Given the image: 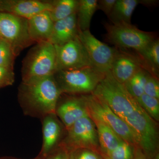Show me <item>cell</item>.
I'll return each mask as SVG.
<instances>
[{
  "mask_svg": "<svg viewBox=\"0 0 159 159\" xmlns=\"http://www.w3.org/2000/svg\"><path fill=\"white\" fill-rule=\"evenodd\" d=\"M15 55L8 43L0 42V66L13 70Z\"/></svg>",
  "mask_w": 159,
  "mask_h": 159,
  "instance_id": "cell-25",
  "label": "cell"
},
{
  "mask_svg": "<svg viewBox=\"0 0 159 159\" xmlns=\"http://www.w3.org/2000/svg\"><path fill=\"white\" fill-rule=\"evenodd\" d=\"M144 93L159 99V84L156 77L150 74L145 83Z\"/></svg>",
  "mask_w": 159,
  "mask_h": 159,
  "instance_id": "cell-27",
  "label": "cell"
},
{
  "mask_svg": "<svg viewBox=\"0 0 159 159\" xmlns=\"http://www.w3.org/2000/svg\"><path fill=\"white\" fill-rule=\"evenodd\" d=\"M56 114L62 120L67 129L82 117L89 116L84 96L66 100L57 107Z\"/></svg>",
  "mask_w": 159,
  "mask_h": 159,
  "instance_id": "cell-14",
  "label": "cell"
},
{
  "mask_svg": "<svg viewBox=\"0 0 159 159\" xmlns=\"http://www.w3.org/2000/svg\"><path fill=\"white\" fill-rule=\"evenodd\" d=\"M92 94L104 101L124 121L140 106L124 84L116 80L110 72L106 74Z\"/></svg>",
  "mask_w": 159,
  "mask_h": 159,
  "instance_id": "cell-2",
  "label": "cell"
},
{
  "mask_svg": "<svg viewBox=\"0 0 159 159\" xmlns=\"http://www.w3.org/2000/svg\"><path fill=\"white\" fill-rule=\"evenodd\" d=\"M139 4L140 0H117L108 18L111 23L131 24L132 15Z\"/></svg>",
  "mask_w": 159,
  "mask_h": 159,
  "instance_id": "cell-19",
  "label": "cell"
},
{
  "mask_svg": "<svg viewBox=\"0 0 159 159\" xmlns=\"http://www.w3.org/2000/svg\"><path fill=\"white\" fill-rule=\"evenodd\" d=\"M142 68L145 69L139 56L118 49L110 72L116 80L124 84Z\"/></svg>",
  "mask_w": 159,
  "mask_h": 159,
  "instance_id": "cell-12",
  "label": "cell"
},
{
  "mask_svg": "<svg viewBox=\"0 0 159 159\" xmlns=\"http://www.w3.org/2000/svg\"><path fill=\"white\" fill-rule=\"evenodd\" d=\"M66 156H65L63 154L59 153L51 157L48 159H66Z\"/></svg>",
  "mask_w": 159,
  "mask_h": 159,
  "instance_id": "cell-33",
  "label": "cell"
},
{
  "mask_svg": "<svg viewBox=\"0 0 159 159\" xmlns=\"http://www.w3.org/2000/svg\"><path fill=\"white\" fill-rule=\"evenodd\" d=\"M55 115L56 114H50L43 117L42 149V153L43 155L51 152L55 147L61 134V127Z\"/></svg>",
  "mask_w": 159,
  "mask_h": 159,
  "instance_id": "cell-17",
  "label": "cell"
},
{
  "mask_svg": "<svg viewBox=\"0 0 159 159\" xmlns=\"http://www.w3.org/2000/svg\"><path fill=\"white\" fill-rule=\"evenodd\" d=\"M117 0H99L98 1L97 8L102 10L109 17Z\"/></svg>",
  "mask_w": 159,
  "mask_h": 159,
  "instance_id": "cell-29",
  "label": "cell"
},
{
  "mask_svg": "<svg viewBox=\"0 0 159 159\" xmlns=\"http://www.w3.org/2000/svg\"><path fill=\"white\" fill-rule=\"evenodd\" d=\"M138 147V146H137ZM134 159H147V157L140 147H138L135 151Z\"/></svg>",
  "mask_w": 159,
  "mask_h": 159,
  "instance_id": "cell-31",
  "label": "cell"
},
{
  "mask_svg": "<svg viewBox=\"0 0 159 159\" xmlns=\"http://www.w3.org/2000/svg\"><path fill=\"white\" fill-rule=\"evenodd\" d=\"M15 80L13 70L0 66V88L12 85Z\"/></svg>",
  "mask_w": 159,
  "mask_h": 159,
  "instance_id": "cell-28",
  "label": "cell"
},
{
  "mask_svg": "<svg viewBox=\"0 0 159 159\" xmlns=\"http://www.w3.org/2000/svg\"><path fill=\"white\" fill-rule=\"evenodd\" d=\"M97 0H80L77 14L79 31L89 30L91 20L97 8Z\"/></svg>",
  "mask_w": 159,
  "mask_h": 159,
  "instance_id": "cell-21",
  "label": "cell"
},
{
  "mask_svg": "<svg viewBox=\"0 0 159 159\" xmlns=\"http://www.w3.org/2000/svg\"><path fill=\"white\" fill-rule=\"evenodd\" d=\"M66 159H70V157L69 156H66Z\"/></svg>",
  "mask_w": 159,
  "mask_h": 159,
  "instance_id": "cell-34",
  "label": "cell"
},
{
  "mask_svg": "<svg viewBox=\"0 0 159 159\" xmlns=\"http://www.w3.org/2000/svg\"><path fill=\"white\" fill-rule=\"evenodd\" d=\"M107 39L120 49H133L139 53L156 39L152 32L142 31L131 24L106 23Z\"/></svg>",
  "mask_w": 159,
  "mask_h": 159,
  "instance_id": "cell-5",
  "label": "cell"
},
{
  "mask_svg": "<svg viewBox=\"0 0 159 159\" xmlns=\"http://www.w3.org/2000/svg\"><path fill=\"white\" fill-rule=\"evenodd\" d=\"M140 4L145 6H154L157 3V1L154 0H140Z\"/></svg>",
  "mask_w": 159,
  "mask_h": 159,
  "instance_id": "cell-32",
  "label": "cell"
},
{
  "mask_svg": "<svg viewBox=\"0 0 159 159\" xmlns=\"http://www.w3.org/2000/svg\"><path fill=\"white\" fill-rule=\"evenodd\" d=\"M139 105L152 119L159 121V99L151 97L145 93L137 99Z\"/></svg>",
  "mask_w": 159,
  "mask_h": 159,
  "instance_id": "cell-24",
  "label": "cell"
},
{
  "mask_svg": "<svg viewBox=\"0 0 159 159\" xmlns=\"http://www.w3.org/2000/svg\"><path fill=\"white\" fill-rule=\"evenodd\" d=\"M136 138L145 156H151L158 148L157 129L154 120L141 106L124 120Z\"/></svg>",
  "mask_w": 159,
  "mask_h": 159,
  "instance_id": "cell-7",
  "label": "cell"
},
{
  "mask_svg": "<svg viewBox=\"0 0 159 159\" xmlns=\"http://www.w3.org/2000/svg\"><path fill=\"white\" fill-rule=\"evenodd\" d=\"M79 30L77 14L54 22L49 42L54 46H62L78 36Z\"/></svg>",
  "mask_w": 159,
  "mask_h": 159,
  "instance_id": "cell-16",
  "label": "cell"
},
{
  "mask_svg": "<svg viewBox=\"0 0 159 159\" xmlns=\"http://www.w3.org/2000/svg\"><path fill=\"white\" fill-rule=\"evenodd\" d=\"M54 75L22 80L19 97L26 111L45 117L56 114L57 101L61 93Z\"/></svg>",
  "mask_w": 159,
  "mask_h": 159,
  "instance_id": "cell-1",
  "label": "cell"
},
{
  "mask_svg": "<svg viewBox=\"0 0 159 159\" xmlns=\"http://www.w3.org/2000/svg\"><path fill=\"white\" fill-rule=\"evenodd\" d=\"M85 105L90 117L104 122L124 142L138 146L136 138L129 126L118 116L104 101L93 94L84 96Z\"/></svg>",
  "mask_w": 159,
  "mask_h": 159,
  "instance_id": "cell-6",
  "label": "cell"
},
{
  "mask_svg": "<svg viewBox=\"0 0 159 159\" xmlns=\"http://www.w3.org/2000/svg\"><path fill=\"white\" fill-rule=\"evenodd\" d=\"M77 159H99L98 157L92 152L85 151L83 152L77 157Z\"/></svg>",
  "mask_w": 159,
  "mask_h": 159,
  "instance_id": "cell-30",
  "label": "cell"
},
{
  "mask_svg": "<svg viewBox=\"0 0 159 159\" xmlns=\"http://www.w3.org/2000/svg\"><path fill=\"white\" fill-rule=\"evenodd\" d=\"M0 38L9 44L16 57L34 43L28 31V20L0 12Z\"/></svg>",
  "mask_w": 159,
  "mask_h": 159,
  "instance_id": "cell-8",
  "label": "cell"
},
{
  "mask_svg": "<svg viewBox=\"0 0 159 159\" xmlns=\"http://www.w3.org/2000/svg\"><path fill=\"white\" fill-rule=\"evenodd\" d=\"M107 155L109 159H131L132 150L130 145L122 141L116 148Z\"/></svg>",
  "mask_w": 159,
  "mask_h": 159,
  "instance_id": "cell-26",
  "label": "cell"
},
{
  "mask_svg": "<svg viewBox=\"0 0 159 159\" xmlns=\"http://www.w3.org/2000/svg\"><path fill=\"white\" fill-rule=\"evenodd\" d=\"M54 25L48 11L40 12L29 19L28 31L31 39L36 43L49 42Z\"/></svg>",
  "mask_w": 159,
  "mask_h": 159,
  "instance_id": "cell-15",
  "label": "cell"
},
{
  "mask_svg": "<svg viewBox=\"0 0 159 159\" xmlns=\"http://www.w3.org/2000/svg\"><path fill=\"white\" fill-rule=\"evenodd\" d=\"M56 58L54 45L48 41L37 43L23 61L22 80L54 75Z\"/></svg>",
  "mask_w": 159,
  "mask_h": 159,
  "instance_id": "cell-3",
  "label": "cell"
},
{
  "mask_svg": "<svg viewBox=\"0 0 159 159\" xmlns=\"http://www.w3.org/2000/svg\"><path fill=\"white\" fill-rule=\"evenodd\" d=\"M96 129L89 115L82 117L67 129L68 145L75 148H96L99 143Z\"/></svg>",
  "mask_w": 159,
  "mask_h": 159,
  "instance_id": "cell-11",
  "label": "cell"
},
{
  "mask_svg": "<svg viewBox=\"0 0 159 159\" xmlns=\"http://www.w3.org/2000/svg\"><path fill=\"white\" fill-rule=\"evenodd\" d=\"M52 8L49 11L54 22L64 19L77 12L78 0H57L52 2Z\"/></svg>",
  "mask_w": 159,
  "mask_h": 159,
  "instance_id": "cell-22",
  "label": "cell"
},
{
  "mask_svg": "<svg viewBox=\"0 0 159 159\" xmlns=\"http://www.w3.org/2000/svg\"><path fill=\"white\" fill-rule=\"evenodd\" d=\"M78 37L86 50L91 66L103 74L110 72L118 49L99 40L89 30L79 31Z\"/></svg>",
  "mask_w": 159,
  "mask_h": 159,
  "instance_id": "cell-9",
  "label": "cell"
},
{
  "mask_svg": "<svg viewBox=\"0 0 159 159\" xmlns=\"http://www.w3.org/2000/svg\"><path fill=\"white\" fill-rule=\"evenodd\" d=\"M52 2L37 0L0 1V12L10 13L28 20L42 11H50Z\"/></svg>",
  "mask_w": 159,
  "mask_h": 159,
  "instance_id": "cell-13",
  "label": "cell"
},
{
  "mask_svg": "<svg viewBox=\"0 0 159 159\" xmlns=\"http://www.w3.org/2000/svg\"><path fill=\"white\" fill-rule=\"evenodd\" d=\"M1 40H2V39H1V38H0V42L1 41Z\"/></svg>",
  "mask_w": 159,
  "mask_h": 159,
  "instance_id": "cell-35",
  "label": "cell"
},
{
  "mask_svg": "<svg viewBox=\"0 0 159 159\" xmlns=\"http://www.w3.org/2000/svg\"><path fill=\"white\" fill-rule=\"evenodd\" d=\"M145 69L152 76H157L159 70V41L155 39L138 53Z\"/></svg>",
  "mask_w": 159,
  "mask_h": 159,
  "instance_id": "cell-20",
  "label": "cell"
},
{
  "mask_svg": "<svg viewBox=\"0 0 159 159\" xmlns=\"http://www.w3.org/2000/svg\"><path fill=\"white\" fill-rule=\"evenodd\" d=\"M106 74L89 66L57 71L54 76L61 93H93Z\"/></svg>",
  "mask_w": 159,
  "mask_h": 159,
  "instance_id": "cell-4",
  "label": "cell"
},
{
  "mask_svg": "<svg viewBox=\"0 0 159 159\" xmlns=\"http://www.w3.org/2000/svg\"><path fill=\"white\" fill-rule=\"evenodd\" d=\"M90 117L97 127L98 141L106 153L114 150L123 141L104 122L94 117Z\"/></svg>",
  "mask_w": 159,
  "mask_h": 159,
  "instance_id": "cell-18",
  "label": "cell"
},
{
  "mask_svg": "<svg viewBox=\"0 0 159 159\" xmlns=\"http://www.w3.org/2000/svg\"><path fill=\"white\" fill-rule=\"evenodd\" d=\"M150 74L147 70L142 68L124 84L129 93L136 100L144 94V86Z\"/></svg>",
  "mask_w": 159,
  "mask_h": 159,
  "instance_id": "cell-23",
  "label": "cell"
},
{
  "mask_svg": "<svg viewBox=\"0 0 159 159\" xmlns=\"http://www.w3.org/2000/svg\"><path fill=\"white\" fill-rule=\"evenodd\" d=\"M54 47L56 55V72L91 66L86 50L78 36L62 46Z\"/></svg>",
  "mask_w": 159,
  "mask_h": 159,
  "instance_id": "cell-10",
  "label": "cell"
}]
</instances>
